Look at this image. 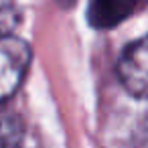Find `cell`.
I'll return each mask as SVG.
<instances>
[{
  "label": "cell",
  "mask_w": 148,
  "mask_h": 148,
  "mask_svg": "<svg viewBox=\"0 0 148 148\" xmlns=\"http://www.w3.org/2000/svg\"><path fill=\"white\" fill-rule=\"evenodd\" d=\"M31 57L33 53L27 41L14 35L0 37V103L6 101L25 81Z\"/></svg>",
  "instance_id": "6da1fadb"
},
{
  "label": "cell",
  "mask_w": 148,
  "mask_h": 148,
  "mask_svg": "<svg viewBox=\"0 0 148 148\" xmlns=\"http://www.w3.org/2000/svg\"><path fill=\"white\" fill-rule=\"evenodd\" d=\"M118 77L134 97H148V35L124 51L118 63Z\"/></svg>",
  "instance_id": "7a4b0ae2"
},
{
  "label": "cell",
  "mask_w": 148,
  "mask_h": 148,
  "mask_svg": "<svg viewBox=\"0 0 148 148\" xmlns=\"http://www.w3.org/2000/svg\"><path fill=\"white\" fill-rule=\"evenodd\" d=\"M140 0H89L87 21L91 27L106 31L118 27L128 16L134 14Z\"/></svg>",
  "instance_id": "3957f363"
},
{
  "label": "cell",
  "mask_w": 148,
  "mask_h": 148,
  "mask_svg": "<svg viewBox=\"0 0 148 148\" xmlns=\"http://www.w3.org/2000/svg\"><path fill=\"white\" fill-rule=\"evenodd\" d=\"M21 16L12 6H4L0 4V37H8L12 35V31L16 29Z\"/></svg>",
  "instance_id": "5b68a950"
},
{
  "label": "cell",
  "mask_w": 148,
  "mask_h": 148,
  "mask_svg": "<svg viewBox=\"0 0 148 148\" xmlns=\"http://www.w3.org/2000/svg\"><path fill=\"white\" fill-rule=\"evenodd\" d=\"M25 124L12 112L0 110V148H23Z\"/></svg>",
  "instance_id": "277c9868"
}]
</instances>
